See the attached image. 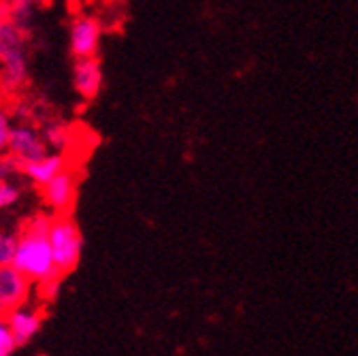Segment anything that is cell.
<instances>
[{
	"label": "cell",
	"instance_id": "cell-1",
	"mask_svg": "<svg viewBox=\"0 0 358 356\" xmlns=\"http://www.w3.org/2000/svg\"><path fill=\"white\" fill-rule=\"evenodd\" d=\"M50 222L52 218L45 215H38L30 222L28 229L17 237L15 256L11 262L28 282H36L43 286L60 280L48 239Z\"/></svg>",
	"mask_w": 358,
	"mask_h": 356
},
{
	"label": "cell",
	"instance_id": "cell-2",
	"mask_svg": "<svg viewBox=\"0 0 358 356\" xmlns=\"http://www.w3.org/2000/svg\"><path fill=\"white\" fill-rule=\"evenodd\" d=\"M54 264L60 276H66L75 271V266L79 264L81 250H83V237L73 222L71 215H56L50 222V231H48Z\"/></svg>",
	"mask_w": 358,
	"mask_h": 356
},
{
	"label": "cell",
	"instance_id": "cell-3",
	"mask_svg": "<svg viewBox=\"0 0 358 356\" xmlns=\"http://www.w3.org/2000/svg\"><path fill=\"white\" fill-rule=\"evenodd\" d=\"M28 64H26V50L20 34V28L3 20L0 22V81L7 90H17L26 81Z\"/></svg>",
	"mask_w": 358,
	"mask_h": 356
},
{
	"label": "cell",
	"instance_id": "cell-4",
	"mask_svg": "<svg viewBox=\"0 0 358 356\" xmlns=\"http://www.w3.org/2000/svg\"><path fill=\"white\" fill-rule=\"evenodd\" d=\"M99 45H101V24L90 15L77 17L71 24V38H69L71 56L75 60L96 58Z\"/></svg>",
	"mask_w": 358,
	"mask_h": 356
},
{
	"label": "cell",
	"instance_id": "cell-5",
	"mask_svg": "<svg viewBox=\"0 0 358 356\" xmlns=\"http://www.w3.org/2000/svg\"><path fill=\"white\" fill-rule=\"evenodd\" d=\"M7 154L17 160L20 166L30 164L41 160L43 156H48V145L41 139V135L30 128V126H17L11 130V139H9V150Z\"/></svg>",
	"mask_w": 358,
	"mask_h": 356
},
{
	"label": "cell",
	"instance_id": "cell-6",
	"mask_svg": "<svg viewBox=\"0 0 358 356\" xmlns=\"http://www.w3.org/2000/svg\"><path fill=\"white\" fill-rule=\"evenodd\" d=\"M30 290V282L13 264L0 266V311H13L24 305Z\"/></svg>",
	"mask_w": 358,
	"mask_h": 356
},
{
	"label": "cell",
	"instance_id": "cell-7",
	"mask_svg": "<svg viewBox=\"0 0 358 356\" xmlns=\"http://www.w3.org/2000/svg\"><path fill=\"white\" fill-rule=\"evenodd\" d=\"M43 199L54 211H58V215H64L69 209H73V201H75V192H77V180L75 173L71 169L60 171L54 180L43 186Z\"/></svg>",
	"mask_w": 358,
	"mask_h": 356
},
{
	"label": "cell",
	"instance_id": "cell-8",
	"mask_svg": "<svg viewBox=\"0 0 358 356\" xmlns=\"http://www.w3.org/2000/svg\"><path fill=\"white\" fill-rule=\"evenodd\" d=\"M73 87H75V92L85 101H92L99 97L101 87H103V66H101L99 58L75 60Z\"/></svg>",
	"mask_w": 358,
	"mask_h": 356
},
{
	"label": "cell",
	"instance_id": "cell-9",
	"mask_svg": "<svg viewBox=\"0 0 358 356\" xmlns=\"http://www.w3.org/2000/svg\"><path fill=\"white\" fill-rule=\"evenodd\" d=\"M7 327L15 339L17 346H24L28 343L38 331H41V316L32 309H24V307H17L13 311L7 314Z\"/></svg>",
	"mask_w": 358,
	"mask_h": 356
},
{
	"label": "cell",
	"instance_id": "cell-10",
	"mask_svg": "<svg viewBox=\"0 0 358 356\" xmlns=\"http://www.w3.org/2000/svg\"><path fill=\"white\" fill-rule=\"evenodd\" d=\"M20 171L34 186L43 188V186H48L60 171H64V156L62 154H48L36 162L20 166Z\"/></svg>",
	"mask_w": 358,
	"mask_h": 356
},
{
	"label": "cell",
	"instance_id": "cell-11",
	"mask_svg": "<svg viewBox=\"0 0 358 356\" xmlns=\"http://www.w3.org/2000/svg\"><path fill=\"white\" fill-rule=\"evenodd\" d=\"M69 130L64 128V126H58V124H54V126H50L48 128V132H45V145H52L54 150H64L66 148V143H69Z\"/></svg>",
	"mask_w": 358,
	"mask_h": 356
},
{
	"label": "cell",
	"instance_id": "cell-12",
	"mask_svg": "<svg viewBox=\"0 0 358 356\" xmlns=\"http://www.w3.org/2000/svg\"><path fill=\"white\" fill-rule=\"evenodd\" d=\"M11 120H9V113L0 109V156H5L7 150H9V139H11Z\"/></svg>",
	"mask_w": 358,
	"mask_h": 356
},
{
	"label": "cell",
	"instance_id": "cell-13",
	"mask_svg": "<svg viewBox=\"0 0 358 356\" xmlns=\"http://www.w3.org/2000/svg\"><path fill=\"white\" fill-rule=\"evenodd\" d=\"M15 348H17V343L9 331L7 322L0 318V356H11L15 352Z\"/></svg>",
	"mask_w": 358,
	"mask_h": 356
},
{
	"label": "cell",
	"instance_id": "cell-14",
	"mask_svg": "<svg viewBox=\"0 0 358 356\" xmlns=\"http://www.w3.org/2000/svg\"><path fill=\"white\" fill-rule=\"evenodd\" d=\"M15 245H17V239L15 237H3V241H0V266L13 262Z\"/></svg>",
	"mask_w": 358,
	"mask_h": 356
},
{
	"label": "cell",
	"instance_id": "cell-15",
	"mask_svg": "<svg viewBox=\"0 0 358 356\" xmlns=\"http://www.w3.org/2000/svg\"><path fill=\"white\" fill-rule=\"evenodd\" d=\"M17 199H20V190H17L13 184L3 182V186H0V209L15 205V203H17Z\"/></svg>",
	"mask_w": 358,
	"mask_h": 356
},
{
	"label": "cell",
	"instance_id": "cell-16",
	"mask_svg": "<svg viewBox=\"0 0 358 356\" xmlns=\"http://www.w3.org/2000/svg\"><path fill=\"white\" fill-rule=\"evenodd\" d=\"M32 11V0H15V17L26 20Z\"/></svg>",
	"mask_w": 358,
	"mask_h": 356
},
{
	"label": "cell",
	"instance_id": "cell-17",
	"mask_svg": "<svg viewBox=\"0 0 358 356\" xmlns=\"http://www.w3.org/2000/svg\"><path fill=\"white\" fill-rule=\"evenodd\" d=\"M3 182H5V180H0V186H3Z\"/></svg>",
	"mask_w": 358,
	"mask_h": 356
},
{
	"label": "cell",
	"instance_id": "cell-18",
	"mask_svg": "<svg viewBox=\"0 0 358 356\" xmlns=\"http://www.w3.org/2000/svg\"><path fill=\"white\" fill-rule=\"evenodd\" d=\"M0 241H3V235H0Z\"/></svg>",
	"mask_w": 358,
	"mask_h": 356
}]
</instances>
